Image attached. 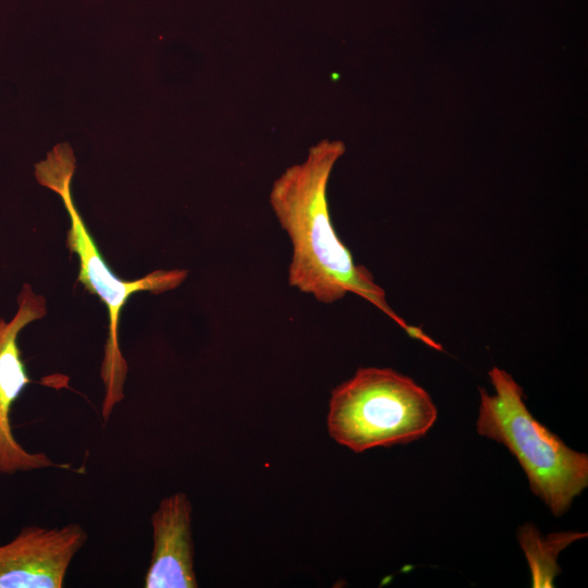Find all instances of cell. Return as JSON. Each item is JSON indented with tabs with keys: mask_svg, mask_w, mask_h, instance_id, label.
Returning a JSON list of instances; mask_svg holds the SVG:
<instances>
[{
	"mask_svg": "<svg viewBox=\"0 0 588 588\" xmlns=\"http://www.w3.org/2000/svg\"><path fill=\"white\" fill-rule=\"evenodd\" d=\"M75 158L68 145H57L44 161L35 164L37 182L56 192L63 200L71 225L66 232L65 246L79 261L77 282L98 296L108 310L109 328L100 366L105 387L101 416L108 420L124 399L127 363L119 343V324L123 306L137 292L161 294L179 287L187 278L186 269H157L143 278L127 281L114 274L99 252L71 195V181Z\"/></svg>",
	"mask_w": 588,
	"mask_h": 588,
	"instance_id": "2",
	"label": "cell"
},
{
	"mask_svg": "<svg viewBox=\"0 0 588 588\" xmlns=\"http://www.w3.org/2000/svg\"><path fill=\"white\" fill-rule=\"evenodd\" d=\"M88 538L77 523L24 527L0 546V588H60Z\"/></svg>",
	"mask_w": 588,
	"mask_h": 588,
	"instance_id": "6",
	"label": "cell"
},
{
	"mask_svg": "<svg viewBox=\"0 0 588 588\" xmlns=\"http://www.w3.org/2000/svg\"><path fill=\"white\" fill-rule=\"evenodd\" d=\"M436 420L432 399L412 378L391 368L360 367L333 389L327 425L338 443L360 453L413 442Z\"/></svg>",
	"mask_w": 588,
	"mask_h": 588,
	"instance_id": "4",
	"label": "cell"
},
{
	"mask_svg": "<svg viewBox=\"0 0 588 588\" xmlns=\"http://www.w3.org/2000/svg\"><path fill=\"white\" fill-rule=\"evenodd\" d=\"M17 310L10 321L0 317V474L33 471L45 468L71 469L53 462L42 452H28L14 438L10 421L13 404L27 384V375L17 344L20 332L47 315L46 299L25 283L17 296Z\"/></svg>",
	"mask_w": 588,
	"mask_h": 588,
	"instance_id": "5",
	"label": "cell"
},
{
	"mask_svg": "<svg viewBox=\"0 0 588 588\" xmlns=\"http://www.w3.org/2000/svg\"><path fill=\"white\" fill-rule=\"evenodd\" d=\"M583 532H560L542 538L532 525L519 528L518 538L527 556L532 575V587H552L559 573V552L576 539L586 537Z\"/></svg>",
	"mask_w": 588,
	"mask_h": 588,
	"instance_id": "8",
	"label": "cell"
},
{
	"mask_svg": "<svg viewBox=\"0 0 588 588\" xmlns=\"http://www.w3.org/2000/svg\"><path fill=\"white\" fill-rule=\"evenodd\" d=\"M494 394L480 388L477 431L509 449L527 475L530 490L561 516L588 486V455L568 448L527 408L522 387L492 367Z\"/></svg>",
	"mask_w": 588,
	"mask_h": 588,
	"instance_id": "3",
	"label": "cell"
},
{
	"mask_svg": "<svg viewBox=\"0 0 588 588\" xmlns=\"http://www.w3.org/2000/svg\"><path fill=\"white\" fill-rule=\"evenodd\" d=\"M192 505L177 492L163 498L151 515L152 552L146 588H195Z\"/></svg>",
	"mask_w": 588,
	"mask_h": 588,
	"instance_id": "7",
	"label": "cell"
},
{
	"mask_svg": "<svg viewBox=\"0 0 588 588\" xmlns=\"http://www.w3.org/2000/svg\"><path fill=\"white\" fill-rule=\"evenodd\" d=\"M344 151L340 140H320L309 148L303 162L289 167L272 184L269 203L292 246L287 282L323 304H333L347 293L358 295L411 338L442 351L439 343L389 306L384 290L366 267L354 261L333 228L327 187L332 169Z\"/></svg>",
	"mask_w": 588,
	"mask_h": 588,
	"instance_id": "1",
	"label": "cell"
}]
</instances>
